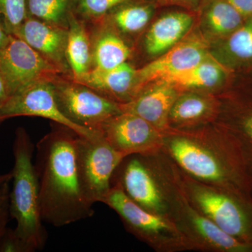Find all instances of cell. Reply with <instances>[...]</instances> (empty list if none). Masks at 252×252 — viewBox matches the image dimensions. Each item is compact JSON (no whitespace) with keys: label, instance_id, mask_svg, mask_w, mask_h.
Listing matches in <instances>:
<instances>
[{"label":"cell","instance_id":"12","mask_svg":"<svg viewBox=\"0 0 252 252\" xmlns=\"http://www.w3.org/2000/svg\"><path fill=\"white\" fill-rule=\"evenodd\" d=\"M18 117L44 118L69 127L84 137H94L101 132L76 125L64 115L56 102L51 81L34 83L9 97L1 109L0 119L4 122L7 119Z\"/></svg>","mask_w":252,"mask_h":252},{"label":"cell","instance_id":"8","mask_svg":"<svg viewBox=\"0 0 252 252\" xmlns=\"http://www.w3.org/2000/svg\"><path fill=\"white\" fill-rule=\"evenodd\" d=\"M77 155L83 193L93 205L102 203L112 188L113 174L126 157L113 148L102 132L91 137L79 135Z\"/></svg>","mask_w":252,"mask_h":252},{"label":"cell","instance_id":"22","mask_svg":"<svg viewBox=\"0 0 252 252\" xmlns=\"http://www.w3.org/2000/svg\"><path fill=\"white\" fill-rule=\"evenodd\" d=\"M79 0H26L28 16L61 27L68 28L69 18Z\"/></svg>","mask_w":252,"mask_h":252},{"label":"cell","instance_id":"26","mask_svg":"<svg viewBox=\"0 0 252 252\" xmlns=\"http://www.w3.org/2000/svg\"><path fill=\"white\" fill-rule=\"evenodd\" d=\"M227 48L236 59L243 61L252 59V20L231 33Z\"/></svg>","mask_w":252,"mask_h":252},{"label":"cell","instance_id":"9","mask_svg":"<svg viewBox=\"0 0 252 252\" xmlns=\"http://www.w3.org/2000/svg\"><path fill=\"white\" fill-rule=\"evenodd\" d=\"M111 185L122 189L144 210L170 220V205L149 156L126 157L113 174Z\"/></svg>","mask_w":252,"mask_h":252},{"label":"cell","instance_id":"28","mask_svg":"<svg viewBox=\"0 0 252 252\" xmlns=\"http://www.w3.org/2000/svg\"><path fill=\"white\" fill-rule=\"evenodd\" d=\"M10 182L0 187V238L7 228L9 215Z\"/></svg>","mask_w":252,"mask_h":252},{"label":"cell","instance_id":"32","mask_svg":"<svg viewBox=\"0 0 252 252\" xmlns=\"http://www.w3.org/2000/svg\"><path fill=\"white\" fill-rule=\"evenodd\" d=\"M9 35L10 34L5 31L4 28L3 27L2 24H1V21H0V49L7 42Z\"/></svg>","mask_w":252,"mask_h":252},{"label":"cell","instance_id":"33","mask_svg":"<svg viewBox=\"0 0 252 252\" xmlns=\"http://www.w3.org/2000/svg\"><path fill=\"white\" fill-rule=\"evenodd\" d=\"M244 130L246 132L247 135L252 140V117L249 118L245 122Z\"/></svg>","mask_w":252,"mask_h":252},{"label":"cell","instance_id":"14","mask_svg":"<svg viewBox=\"0 0 252 252\" xmlns=\"http://www.w3.org/2000/svg\"><path fill=\"white\" fill-rule=\"evenodd\" d=\"M206 58L205 46L199 41L178 43L158 59L137 70L136 84L138 94L149 83L154 81L165 82L195 67Z\"/></svg>","mask_w":252,"mask_h":252},{"label":"cell","instance_id":"2","mask_svg":"<svg viewBox=\"0 0 252 252\" xmlns=\"http://www.w3.org/2000/svg\"><path fill=\"white\" fill-rule=\"evenodd\" d=\"M34 151V144L27 131L18 127L13 143L14 164L11 170L9 215L10 218L16 220L14 232L26 252L43 250L48 238L41 215L39 185L32 162Z\"/></svg>","mask_w":252,"mask_h":252},{"label":"cell","instance_id":"18","mask_svg":"<svg viewBox=\"0 0 252 252\" xmlns=\"http://www.w3.org/2000/svg\"><path fill=\"white\" fill-rule=\"evenodd\" d=\"M66 58L74 80L93 69L91 37L84 21L76 13L71 15L68 22Z\"/></svg>","mask_w":252,"mask_h":252},{"label":"cell","instance_id":"30","mask_svg":"<svg viewBox=\"0 0 252 252\" xmlns=\"http://www.w3.org/2000/svg\"><path fill=\"white\" fill-rule=\"evenodd\" d=\"M243 17H252V0H226Z\"/></svg>","mask_w":252,"mask_h":252},{"label":"cell","instance_id":"7","mask_svg":"<svg viewBox=\"0 0 252 252\" xmlns=\"http://www.w3.org/2000/svg\"><path fill=\"white\" fill-rule=\"evenodd\" d=\"M51 82L59 109L80 127L100 130L104 123L123 112L120 104L73 80L71 76L58 74Z\"/></svg>","mask_w":252,"mask_h":252},{"label":"cell","instance_id":"34","mask_svg":"<svg viewBox=\"0 0 252 252\" xmlns=\"http://www.w3.org/2000/svg\"><path fill=\"white\" fill-rule=\"evenodd\" d=\"M12 172H6V173L0 174V187L6 182H10L12 180Z\"/></svg>","mask_w":252,"mask_h":252},{"label":"cell","instance_id":"10","mask_svg":"<svg viewBox=\"0 0 252 252\" xmlns=\"http://www.w3.org/2000/svg\"><path fill=\"white\" fill-rule=\"evenodd\" d=\"M0 71L11 96L34 83L51 81L61 74L27 43L12 34L0 49Z\"/></svg>","mask_w":252,"mask_h":252},{"label":"cell","instance_id":"17","mask_svg":"<svg viewBox=\"0 0 252 252\" xmlns=\"http://www.w3.org/2000/svg\"><path fill=\"white\" fill-rule=\"evenodd\" d=\"M193 24V18L183 12L164 15L152 25L144 41L147 52L152 56L162 54L185 35Z\"/></svg>","mask_w":252,"mask_h":252},{"label":"cell","instance_id":"27","mask_svg":"<svg viewBox=\"0 0 252 252\" xmlns=\"http://www.w3.org/2000/svg\"><path fill=\"white\" fill-rule=\"evenodd\" d=\"M129 0H79L76 14L83 20L95 22Z\"/></svg>","mask_w":252,"mask_h":252},{"label":"cell","instance_id":"19","mask_svg":"<svg viewBox=\"0 0 252 252\" xmlns=\"http://www.w3.org/2000/svg\"><path fill=\"white\" fill-rule=\"evenodd\" d=\"M99 30L91 38L93 68L110 69L127 63L131 50L124 39L107 28Z\"/></svg>","mask_w":252,"mask_h":252},{"label":"cell","instance_id":"31","mask_svg":"<svg viewBox=\"0 0 252 252\" xmlns=\"http://www.w3.org/2000/svg\"><path fill=\"white\" fill-rule=\"evenodd\" d=\"M10 97H11V92H10L9 86L0 71V113L5 104L9 100ZM2 123V121L0 119V126Z\"/></svg>","mask_w":252,"mask_h":252},{"label":"cell","instance_id":"3","mask_svg":"<svg viewBox=\"0 0 252 252\" xmlns=\"http://www.w3.org/2000/svg\"><path fill=\"white\" fill-rule=\"evenodd\" d=\"M158 173L170 205V220L195 250L244 252L250 248L246 243L223 231L190 204L176 178L170 159L160 160Z\"/></svg>","mask_w":252,"mask_h":252},{"label":"cell","instance_id":"24","mask_svg":"<svg viewBox=\"0 0 252 252\" xmlns=\"http://www.w3.org/2000/svg\"><path fill=\"white\" fill-rule=\"evenodd\" d=\"M243 18L226 0H217L212 3L206 14L209 28L217 34L233 32L242 26Z\"/></svg>","mask_w":252,"mask_h":252},{"label":"cell","instance_id":"15","mask_svg":"<svg viewBox=\"0 0 252 252\" xmlns=\"http://www.w3.org/2000/svg\"><path fill=\"white\" fill-rule=\"evenodd\" d=\"M136 74L137 69L127 62L110 69L93 68L79 79H72L111 100L125 104L138 94Z\"/></svg>","mask_w":252,"mask_h":252},{"label":"cell","instance_id":"25","mask_svg":"<svg viewBox=\"0 0 252 252\" xmlns=\"http://www.w3.org/2000/svg\"><path fill=\"white\" fill-rule=\"evenodd\" d=\"M27 17L26 0H0V21L8 34H14Z\"/></svg>","mask_w":252,"mask_h":252},{"label":"cell","instance_id":"11","mask_svg":"<svg viewBox=\"0 0 252 252\" xmlns=\"http://www.w3.org/2000/svg\"><path fill=\"white\" fill-rule=\"evenodd\" d=\"M100 131L113 148L125 157L152 156L162 151L163 131L131 113L122 112L111 118Z\"/></svg>","mask_w":252,"mask_h":252},{"label":"cell","instance_id":"5","mask_svg":"<svg viewBox=\"0 0 252 252\" xmlns=\"http://www.w3.org/2000/svg\"><path fill=\"white\" fill-rule=\"evenodd\" d=\"M102 203L117 212L130 233L157 251L195 250L174 222L139 206L119 187H112Z\"/></svg>","mask_w":252,"mask_h":252},{"label":"cell","instance_id":"21","mask_svg":"<svg viewBox=\"0 0 252 252\" xmlns=\"http://www.w3.org/2000/svg\"><path fill=\"white\" fill-rule=\"evenodd\" d=\"M223 68L207 58L198 64L171 78L165 83L183 89H210L221 82L224 77Z\"/></svg>","mask_w":252,"mask_h":252},{"label":"cell","instance_id":"16","mask_svg":"<svg viewBox=\"0 0 252 252\" xmlns=\"http://www.w3.org/2000/svg\"><path fill=\"white\" fill-rule=\"evenodd\" d=\"M175 86L160 82L147 90L141 91L130 102L120 104L123 112L139 116L158 130L168 128L169 113L178 97Z\"/></svg>","mask_w":252,"mask_h":252},{"label":"cell","instance_id":"23","mask_svg":"<svg viewBox=\"0 0 252 252\" xmlns=\"http://www.w3.org/2000/svg\"><path fill=\"white\" fill-rule=\"evenodd\" d=\"M109 13L112 22L119 31L133 34L142 31L148 24L153 10L149 5L124 3Z\"/></svg>","mask_w":252,"mask_h":252},{"label":"cell","instance_id":"4","mask_svg":"<svg viewBox=\"0 0 252 252\" xmlns=\"http://www.w3.org/2000/svg\"><path fill=\"white\" fill-rule=\"evenodd\" d=\"M162 152L192 178L226 190L228 170L215 136L167 128L163 131Z\"/></svg>","mask_w":252,"mask_h":252},{"label":"cell","instance_id":"13","mask_svg":"<svg viewBox=\"0 0 252 252\" xmlns=\"http://www.w3.org/2000/svg\"><path fill=\"white\" fill-rule=\"evenodd\" d=\"M12 35L27 43L61 74L72 77L66 58L67 28L28 16Z\"/></svg>","mask_w":252,"mask_h":252},{"label":"cell","instance_id":"20","mask_svg":"<svg viewBox=\"0 0 252 252\" xmlns=\"http://www.w3.org/2000/svg\"><path fill=\"white\" fill-rule=\"evenodd\" d=\"M215 112V105L207 97L196 94L178 95L169 113L167 126L190 127L203 122Z\"/></svg>","mask_w":252,"mask_h":252},{"label":"cell","instance_id":"29","mask_svg":"<svg viewBox=\"0 0 252 252\" xmlns=\"http://www.w3.org/2000/svg\"><path fill=\"white\" fill-rule=\"evenodd\" d=\"M0 252H26L24 245L14 229L7 227L0 238Z\"/></svg>","mask_w":252,"mask_h":252},{"label":"cell","instance_id":"1","mask_svg":"<svg viewBox=\"0 0 252 252\" xmlns=\"http://www.w3.org/2000/svg\"><path fill=\"white\" fill-rule=\"evenodd\" d=\"M79 134L54 123L36 146L34 168L44 223L63 227L94 215L79 181L77 142Z\"/></svg>","mask_w":252,"mask_h":252},{"label":"cell","instance_id":"6","mask_svg":"<svg viewBox=\"0 0 252 252\" xmlns=\"http://www.w3.org/2000/svg\"><path fill=\"white\" fill-rule=\"evenodd\" d=\"M172 170L189 201L203 216L238 240L250 232V220L240 204L220 187L195 180L172 161Z\"/></svg>","mask_w":252,"mask_h":252}]
</instances>
